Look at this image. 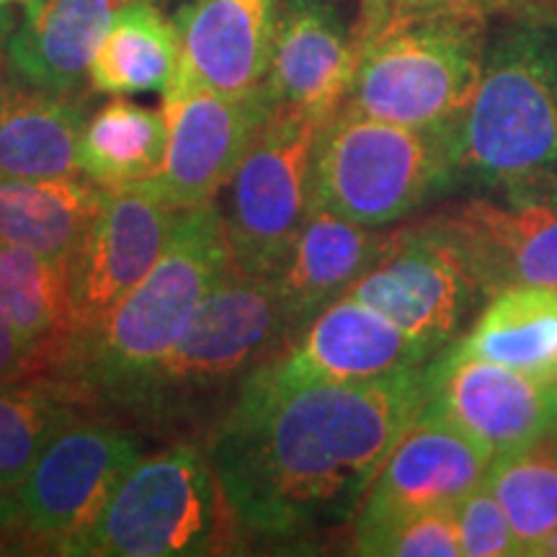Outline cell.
I'll return each instance as SVG.
<instances>
[{
  "instance_id": "obj_1",
  "label": "cell",
  "mask_w": 557,
  "mask_h": 557,
  "mask_svg": "<svg viewBox=\"0 0 557 557\" xmlns=\"http://www.w3.org/2000/svg\"><path fill=\"white\" fill-rule=\"evenodd\" d=\"M423 406L426 364L364 382H292L267 361L209 436L230 517L267 540L357 517Z\"/></svg>"
},
{
  "instance_id": "obj_2",
  "label": "cell",
  "mask_w": 557,
  "mask_h": 557,
  "mask_svg": "<svg viewBox=\"0 0 557 557\" xmlns=\"http://www.w3.org/2000/svg\"><path fill=\"white\" fill-rule=\"evenodd\" d=\"M493 13L465 5L398 9L361 0L357 67L344 107L382 122H462L483 73Z\"/></svg>"
},
{
  "instance_id": "obj_3",
  "label": "cell",
  "mask_w": 557,
  "mask_h": 557,
  "mask_svg": "<svg viewBox=\"0 0 557 557\" xmlns=\"http://www.w3.org/2000/svg\"><path fill=\"white\" fill-rule=\"evenodd\" d=\"M289 338L274 278L227 263L178 344L122 410L156 429L214 431Z\"/></svg>"
},
{
  "instance_id": "obj_4",
  "label": "cell",
  "mask_w": 557,
  "mask_h": 557,
  "mask_svg": "<svg viewBox=\"0 0 557 557\" xmlns=\"http://www.w3.org/2000/svg\"><path fill=\"white\" fill-rule=\"evenodd\" d=\"M227 263L218 201L181 209L156 267L75 341L65 364L73 385L114 408L127 406L189 329Z\"/></svg>"
},
{
  "instance_id": "obj_5",
  "label": "cell",
  "mask_w": 557,
  "mask_h": 557,
  "mask_svg": "<svg viewBox=\"0 0 557 557\" xmlns=\"http://www.w3.org/2000/svg\"><path fill=\"white\" fill-rule=\"evenodd\" d=\"M462 178L485 189L557 173V16L506 13L491 32L483 73L462 122Z\"/></svg>"
},
{
  "instance_id": "obj_6",
  "label": "cell",
  "mask_w": 557,
  "mask_h": 557,
  "mask_svg": "<svg viewBox=\"0 0 557 557\" xmlns=\"http://www.w3.org/2000/svg\"><path fill=\"white\" fill-rule=\"evenodd\" d=\"M459 178V122L410 127L338 109L318 132L310 201L359 225L385 227Z\"/></svg>"
},
{
  "instance_id": "obj_7",
  "label": "cell",
  "mask_w": 557,
  "mask_h": 557,
  "mask_svg": "<svg viewBox=\"0 0 557 557\" xmlns=\"http://www.w3.org/2000/svg\"><path fill=\"white\" fill-rule=\"evenodd\" d=\"M325 122L271 109L218 205L230 263L276 276L310 209L312 152Z\"/></svg>"
},
{
  "instance_id": "obj_8",
  "label": "cell",
  "mask_w": 557,
  "mask_h": 557,
  "mask_svg": "<svg viewBox=\"0 0 557 557\" xmlns=\"http://www.w3.org/2000/svg\"><path fill=\"white\" fill-rule=\"evenodd\" d=\"M225 504L209 455L176 444L139 459L90 537V557H197L222 542Z\"/></svg>"
},
{
  "instance_id": "obj_9",
  "label": "cell",
  "mask_w": 557,
  "mask_h": 557,
  "mask_svg": "<svg viewBox=\"0 0 557 557\" xmlns=\"http://www.w3.org/2000/svg\"><path fill=\"white\" fill-rule=\"evenodd\" d=\"M346 295L393 320L434 357L462 338L487 299L468 250L438 218L389 230L380 259Z\"/></svg>"
},
{
  "instance_id": "obj_10",
  "label": "cell",
  "mask_w": 557,
  "mask_h": 557,
  "mask_svg": "<svg viewBox=\"0 0 557 557\" xmlns=\"http://www.w3.org/2000/svg\"><path fill=\"white\" fill-rule=\"evenodd\" d=\"M139 459L143 447L127 431L75 418L16 487L26 545L86 555L111 498Z\"/></svg>"
},
{
  "instance_id": "obj_11",
  "label": "cell",
  "mask_w": 557,
  "mask_h": 557,
  "mask_svg": "<svg viewBox=\"0 0 557 557\" xmlns=\"http://www.w3.org/2000/svg\"><path fill=\"white\" fill-rule=\"evenodd\" d=\"M436 218L457 235L487 299L519 284L557 287V173H532L491 186Z\"/></svg>"
},
{
  "instance_id": "obj_12",
  "label": "cell",
  "mask_w": 557,
  "mask_h": 557,
  "mask_svg": "<svg viewBox=\"0 0 557 557\" xmlns=\"http://www.w3.org/2000/svg\"><path fill=\"white\" fill-rule=\"evenodd\" d=\"M178 214L156 178L107 189L101 214L70 259V297L81 336L96 329L156 267Z\"/></svg>"
},
{
  "instance_id": "obj_13",
  "label": "cell",
  "mask_w": 557,
  "mask_h": 557,
  "mask_svg": "<svg viewBox=\"0 0 557 557\" xmlns=\"http://www.w3.org/2000/svg\"><path fill=\"white\" fill-rule=\"evenodd\" d=\"M487 455L498 457L549 434L557 423V380H540L462 354L451 344L426 364V406Z\"/></svg>"
},
{
  "instance_id": "obj_14",
  "label": "cell",
  "mask_w": 557,
  "mask_h": 557,
  "mask_svg": "<svg viewBox=\"0 0 557 557\" xmlns=\"http://www.w3.org/2000/svg\"><path fill=\"white\" fill-rule=\"evenodd\" d=\"M169 145L156 184L176 209L214 201L256 132L267 122V96L233 99L209 88L163 94Z\"/></svg>"
},
{
  "instance_id": "obj_15",
  "label": "cell",
  "mask_w": 557,
  "mask_h": 557,
  "mask_svg": "<svg viewBox=\"0 0 557 557\" xmlns=\"http://www.w3.org/2000/svg\"><path fill=\"white\" fill-rule=\"evenodd\" d=\"M491 462L493 457L465 431L423 408L367 487L354 529L455 508L483 483Z\"/></svg>"
},
{
  "instance_id": "obj_16",
  "label": "cell",
  "mask_w": 557,
  "mask_h": 557,
  "mask_svg": "<svg viewBox=\"0 0 557 557\" xmlns=\"http://www.w3.org/2000/svg\"><path fill=\"white\" fill-rule=\"evenodd\" d=\"M276 0H189L176 13L178 65L169 90L209 88L233 99L263 94Z\"/></svg>"
},
{
  "instance_id": "obj_17",
  "label": "cell",
  "mask_w": 557,
  "mask_h": 557,
  "mask_svg": "<svg viewBox=\"0 0 557 557\" xmlns=\"http://www.w3.org/2000/svg\"><path fill=\"white\" fill-rule=\"evenodd\" d=\"M357 67L354 26L331 0H284L263 83L271 109L329 122L344 107Z\"/></svg>"
},
{
  "instance_id": "obj_18",
  "label": "cell",
  "mask_w": 557,
  "mask_h": 557,
  "mask_svg": "<svg viewBox=\"0 0 557 557\" xmlns=\"http://www.w3.org/2000/svg\"><path fill=\"white\" fill-rule=\"evenodd\" d=\"M434 359L393 320L354 297H338L305 323L269 369L292 382H364Z\"/></svg>"
},
{
  "instance_id": "obj_19",
  "label": "cell",
  "mask_w": 557,
  "mask_h": 557,
  "mask_svg": "<svg viewBox=\"0 0 557 557\" xmlns=\"http://www.w3.org/2000/svg\"><path fill=\"white\" fill-rule=\"evenodd\" d=\"M389 233L312 205L274 282L292 336L320 310L344 297L380 259Z\"/></svg>"
},
{
  "instance_id": "obj_20",
  "label": "cell",
  "mask_w": 557,
  "mask_h": 557,
  "mask_svg": "<svg viewBox=\"0 0 557 557\" xmlns=\"http://www.w3.org/2000/svg\"><path fill=\"white\" fill-rule=\"evenodd\" d=\"M132 0H26L9 41L13 78L37 88L75 94L88 81L90 62Z\"/></svg>"
},
{
  "instance_id": "obj_21",
  "label": "cell",
  "mask_w": 557,
  "mask_h": 557,
  "mask_svg": "<svg viewBox=\"0 0 557 557\" xmlns=\"http://www.w3.org/2000/svg\"><path fill=\"white\" fill-rule=\"evenodd\" d=\"M86 103L75 94L37 88L11 78L0 83V178L81 176Z\"/></svg>"
},
{
  "instance_id": "obj_22",
  "label": "cell",
  "mask_w": 557,
  "mask_h": 557,
  "mask_svg": "<svg viewBox=\"0 0 557 557\" xmlns=\"http://www.w3.org/2000/svg\"><path fill=\"white\" fill-rule=\"evenodd\" d=\"M0 310L37 354L39 367H65L78 341L70 263L0 240Z\"/></svg>"
},
{
  "instance_id": "obj_23",
  "label": "cell",
  "mask_w": 557,
  "mask_h": 557,
  "mask_svg": "<svg viewBox=\"0 0 557 557\" xmlns=\"http://www.w3.org/2000/svg\"><path fill=\"white\" fill-rule=\"evenodd\" d=\"M103 201L107 189L86 176L0 178V240L70 263Z\"/></svg>"
},
{
  "instance_id": "obj_24",
  "label": "cell",
  "mask_w": 557,
  "mask_h": 557,
  "mask_svg": "<svg viewBox=\"0 0 557 557\" xmlns=\"http://www.w3.org/2000/svg\"><path fill=\"white\" fill-rule=\"evenodd\" d=\"M455 346L529 377L557 380V287L519 284L498 292Z\"/></svg>"
},
{
  "instance_id": "obj_25",
  "label": "cell",
  "mask_w": 557,
  "mask_h": 557,
  "mask_svg": "<svg viewBox=\"0 0 557 557\" xmlns=\"http://www.w3.org/2000/svg\"><path fill=\"white\" fill-rule=\"evenodd\" d=\"M178 65L176 24L152 0H132L116 13L88 70L90 88L109 96L165 94Z\"/></svg>"
},
{
  "instance_id": "obj_26",
  "label": "cell",
  "mask_w": 557,
  "mask_h": 557,
  "mask_svg": "<svg viewBox=\"0 0 557 557\" xmlns=\"http://www.w3.org/2000/svg\"><path fill=\"white\" fill-rule=\"evenodd\" d=\"M169 145L163 109L139 107L114 96L86 122L81 137V173L101 189L158 178Z\"/></svg>"
},
{
  "instance_id": "obj_27",
  "label": "cell",
  "mask_w": 557,
  "mask_h": 557,
  "mask_svg": "<svg viewBox=\"0 0 557 557\" xmlns=\"http://www.w3.org/2000/svg\"><path fill=\"white\" fill-rule=\"evenodd\" d=\"M485 483L504 506L521 555L557 532V431L493 457Z\"/></svg>"
},
{
  "instance_id": "obj_28",
  "label": "cell",
  "mask_w": 557,
  "mask_h": 557,
  "mask_svg": "<svg viewBox=\"0 0 557 557\" xmlns=\"http://www.w3.org/2000/svg\"><path fill=\"white\" fill-rule=\"evenodd\" d=\"M78 389L54 380L0 387V483L13 493L47 444L78 418Z\"/></svg>"
},
{
  "instance_id": "obj_29",
  "label": "cell",
  "mask_w": 557,
  "mask_h": 557,
  "mask_svg": "<svg viewBox=\"0 0 557 557\" xmlns=\"http://www.w3.org/2000/svg\"><path fill=\"white\" fill-rule=\"evenodd\" d=\"M354 553L369 557H462L457 506L354 529Z\"/></svg>"
},
{
  "instance_id": "obj_30",
  "label": "cell",
  "mask_w": 557,
  "mask_h": 557,
  "mask_svg": "<svg viewBox=\"0 0 557 557\" xmlns=\"http://www.w3.org/2000/svg\"><path fill=\"white\" fill-rule=\"evenodd\" d=\"M457 524L465 557L521 555L504 506L485 480L457 504Z\"/></svg>"
},
{
  "instance_id": "obj_31",
  "label": "cell",
  "mask_w": 557,
  "mask_h": 557,
  "mask_svg": "<svg viewBox=\"0 0 557 557\" xmlns=\"http://www.w3.org/2000/svg\"><path fill=\"white\" fill-rule=\"evenodd\" d=\"M34 369H39L37 354L0 310V387L29 377Z\"/></svg>"
},
{
  "instance_id": "obj_32",
  "label": "cell",
  "mask_w": 557,
  "mask_h": 557,
  "mask_svg": "<svg viewBox=\"0 0 557 557\" xmlns=\"http://www.w3.org/2000/svg\"><path fill=\"white\" fill-rule=\"evenodd\" d=\"M398 9H442V5H465V9H483L487 13H513L519 11L517 0H382Z\"/></svg>"
},
{
  "instance_id": "obj_33",
  "label": "cell",
  "mask_w": 557,
  "mask_h": 557,
  "mask_svg": "<svg viewBox=\"0 0 557 557\" xmlns=\"http://www.w3.org/2000/svg\"><path fill=\"white\" fill-rule=\"evenodd\" d=\"M13 542H24L21 508H18L16 493L0 483V547H9V545H13Z\"/></svg>"
},
{
  "instance_id": "obj_34",
  "label": "cell",
  "mask_w": 557,
  "mask_h": 557,
  "mask_svg": "<svg viewBox=\"0 0 557 557\" xmlns=\"http://www.w3.org/2000/svg\"><path fill=\"white\" fill-rule=\"evenodd\" d=\"M16 26L18 18L11 5H0V67H3L5 54H9V41L13 37V32H16Z\"/></svg>"
},
{
  "instance_id": "obj_35",
  "label": "cell",
  "mask_w": 557,
  "mask_h": 557,
  "mask_svg": "<svg viewBox=\"0 0 557 557\" xmlns=\"http://www.w3.org/2000/svg\"><path fill=\"white\" fill-rule=\"evenodd\" d=\"M519 11H542V13H555L557 16V0H517Z\"/></svg>"
},
{
  "instance_id": "obj_36",
  "label": "cell",
  "mask_w": 557,
  "mask_h": 557,
  "mask_svg": "<svg viewBox=\"0 0 557 557\" xmlns=\"http://www.w3.org/2000/svg\"><path fill=\"white\" fill-rule=\"evenodd\" d=\"M13 3H26V0H0V5H13Z\"/></svg>"
},
{
  "instance_id": "obj_37",
  "label": "cell",
  "mask_w": 557,
  "mask_h": 557,
  "mask_svg": "<svg viewBox=\"0 0 557 557\" xmlns=\"http://www.w3.org/2000/svg\"><path fill=\"white\" fill-rule=\"evenodd\" d=\"M555 431H557V423H555Z\"/></svg>"
}]
</instances>
